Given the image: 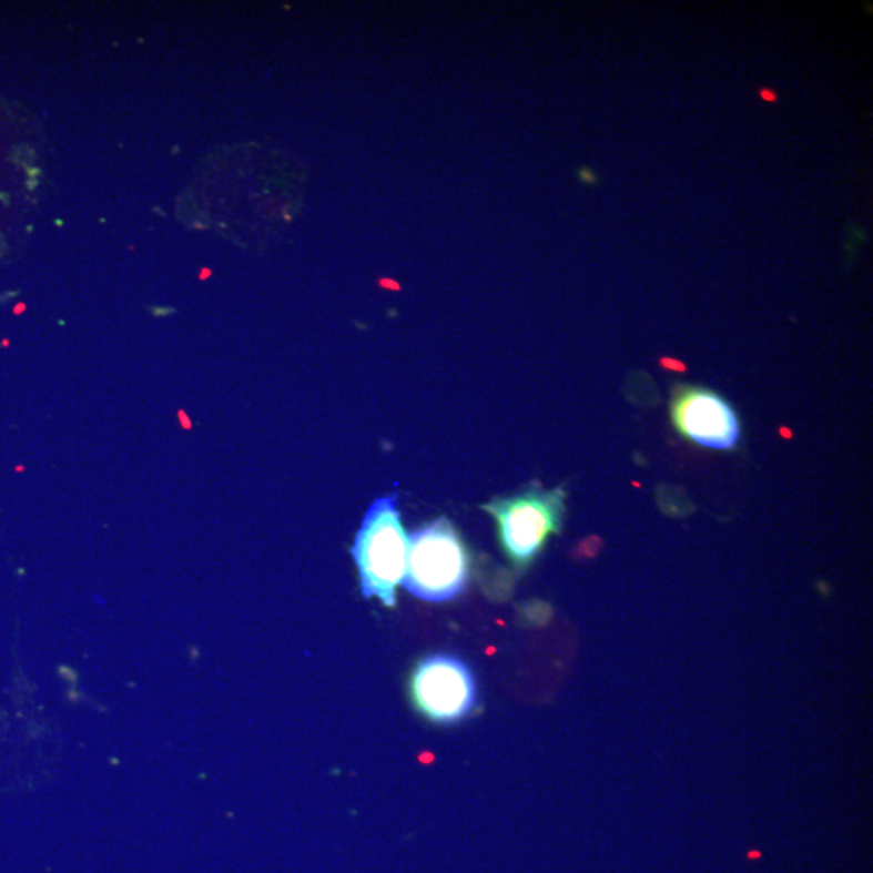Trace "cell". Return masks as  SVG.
I'll return each instance as SVG.
<instances>
[{
	"instance_id": "obj_1",
	"label": "cell",
	"mask_w": 873,
	"mask_h": 873,
	"mask_svg": "<svg viewBox=\"0 0 873 873\" xmlns=\"http://www.w3.org/2000/svg\"><path fill=\"white\" fill-rule=\"evenodd\" d=\"M408 544L397 495L377 498L364 516L352 549L364 597H377L387 607L397 603L395 589L405 578Z\"/></svg>"
},
{
	"instance_id": "obj_2",
	"label": "cell",
	"mask_w": 873,
	"mask_h": 873,
	"mask_svg": "<svg viewBox=\"0 0 873 873\" xmlns=\"http://www.w3.org/2000/svg\"><path fill=\"white\" fill-rule=\"evenodd\" d=\"M403 586L426 602H448L465 589L468 557L448 519L438 518L408 537Z\"/></svg>"
},
{
	"instance_id": "obj_3",
	"label": "cell",
	"mask_w": 873,
	"mask_h": 873,
	"mask_svg": "<svg viewBox=\"0 0 873 873\" xmlns=\"http://www.w3.org/2000/svg\"><path fill=\"white\" fill-rule=\"evenodd\" d=\"M565 490H526L515 497L497 498L486 510L497 519L501 546L518 567L531 564L550 534L560 531L565 515Z\"/></svg>"
},
{
	"instance_id": "obj_4",
	"label": "cell",
	"mask_w": 873,
	"mask_h": 873,
	"mask_svg": "<svg viewBox=\"0 0 873 873\" xmlns=\"http://www.w3.org/2000/svg\"><path fill=\"white\" fill-rule=\"evenodd\" d=\"M412 694L420 712L436 723L459 722L477 701L476 681L468 664L444 653L420 660L413 673Z\"/></svg>"
},
{
	"instance_id": "obj_5",
	"label": "cell",
	"mask_w": 873,
	"mask_h": 873,
	"mask_svg": "<svg viewBox=\"0 0 873 873\" xmlns=\"http://www.w3.org/2000/svg\"><path fill=\"white\" fill-rule=\"evenodd\" d=\"M674 429L710 450L728 451L740 445L741 423L733 406L715 392L681 387L671 402Z\"/></svg>"
}]
</instances>
